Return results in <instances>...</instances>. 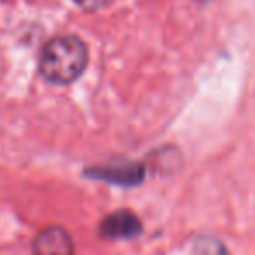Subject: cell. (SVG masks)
I'll list each match as a JSON object with an SVG mask.
<instances>
[{
  "mask_svg": "<svg viewBox=\"0 0 255 255\" xmlns=\"http://www.w3.org/2000/svg\"><path fill=\"white\" fill-rule=\"evenodd\" d=\"M88 65V47L74 35L54 37L44 46L39 60L40 75L51 84L65 86L82 75Z\"/></svg>",
  "mask_w": 255,
  "mask_h": 255,
  "instance_id": "obj_1",
  "label": "cell"
},
{
  "mask_svg": "<svg viewBox=\"0 0 255 255\" xmlns=\"http://www.w3.org/2000/svg\"><path fill=\"white\" fill-rule=\"evenodd\" d=\"M32 255H74L72 236L60 226L46 227L33 240Z\"/></svg>",
  "mask_w": 255,
  "mask_h": 255,
  "instance_id": "obj_2",
  "label": "cell"
},
{
  "mask_svg": "<svg viewBox=\"0 0 255 255\" xmlns=\"http://www.w3.org/2000/svg\"><path fill=\"white\" fill-rule=\"evenodd\" d=\"M103 236L119 240V238H131L140 233V220L129 212L110 213L100 226Z\"/></svg>",
  "mask_w": 255,
  "mask_h": 255,
  "instance_id": "obj_3",
  "label": "cell"
},
{
  "mask_svg": "<svg viewBox=\"0 0 255 255\" xmlns=\"http://www.w3.org/2000/svg\"><path fill=\"white\" fill-rule=\"evenodd\" d=\"M74 2L86 11H98L109 4V0H74Z\"/></svg>",
  "mask_w": 255,
  "mask_h": 255,
  "instance_id": "obj_4",
  "label": "cell"
}]
</instances>
